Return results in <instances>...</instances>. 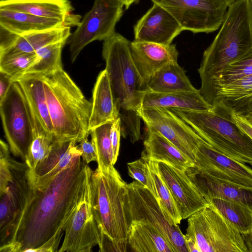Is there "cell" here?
Segmentation results:
<instances>
[{
	"label": "cell",
	"mask_w": 252,
	"mask_h": 252,
	"mask_svg": "<svg viewBox=\"0 0 252 252\" xmlns=\"http://www.w3.org/2000/svg\"><path fill=\"white\" fill-rule=\"evenodd\" d=\"M193 167L214 180L252 191V168L218 152L205 141L198 147Z\"/></svg>",
	"instance_id": "9a60e30c"
},
{
	"label": "cell",
	"mask_w": 252,
	"mask_h": 252,
	"mask_svg": "<svg viewBox=\"0 0 252 252\" xmlns=\"http://www.w3.org/2000/svg\"><path fill=\"white\" fill-rule=\"evenodd\" d=\"M63 27H73L70 23L62 20L0 8V28L17 35L25 34Z\"/></svg>",
	"instance_id": "603a6c76"
},
{
	"label": "cell",
	"mask_w": 252,
	"mask_h": 252,
	"mask_svg": "<svg viewBox=\"0 0 252 252\" xmlns=\"http://www.w3.org/2000/svg\"><path fill=\"white\" fill-rule=\"evenodd\" d=\"M228 7L238 0H222Z\"/></svg>",
	"instance_id": "7dc6e473"
},
{
	"label": "cell",
	"mask_w": 252,
	"mask_h": 252,
	"mask_svg": "<svg viewBox=\"0 0 252 252\" xmlns=\"http://www.w3.org/2000/svg\"><path fill=\"white\" fill-rule=\"evenodd\" d=\"M147 90L157 93L194 92L186 71L177 61L170 62L153 74L146 83Z\"/></svg>",
	"instance_id": "4316f807"
},
{
	"label": "cell",
	"mask_w": 252,
	"mask_h": 252,
	"mask_svg": "<svg viewBox=\"0 0 252 252\" xmlns=\"http://www.w3.org/2000/svg\"><path fill=\"white\" fill-rule=\"evenodd\" d=\"M244 118L251 126H252V113Z\"/></svg>",
	"instance_id": "bcb514c9"
},
{
	"label": "cell",
	"mask_w": 252,
	"mask_h": 252,
	"mask_svg": "<svg viewBox=\"0 0 252 252\" xmlns=\"http://www.w3.org/2000/svg\"><path fill=\"white\" fill-rule=\"evenodd\" d=\"M179 108L195 111H210L212 106L194 92L157 93L146 90L140 109Z\"/></svg>",
	"instance_id": "d4e9b609"
},
{
	"label": "cell",
	"mask_w": 252,
	"mask_h": 252,
	"mask_svg": "<svg viewBox=\"0 0 252 252\" xmlns=\"http://www.w3.org/2000/svg\"><path fill=\"white\" fill-rule=\"evenodd\" d=\"M127 165L129 176L148 189L156 198L153 180L146 159L141 157Z\"/></svg>",
	"instance_id": "74e56055"
},
{
	"label": "cell",
	"mask_w": 252,
	"mask_h": 252,
	"mask_svg": "<svg viewBox=\"0 0 252 252\" xmlns=\"http://www.w3.org/2000/svg\"><path fill=\"white\" fill-rule=\"evenodd\" d=\"M9 147L3 140L0 141V193L2 194L12 178L11 169V157Z\"/></svg>",
	"instance_id": "f35d334b"
},
{
	"label": "cell",
	"mask_w": 252,
	"mask_h": 252,
	"mask_svg": "<svg viewBox=\"0 0 252 252\" xmlns=\"http://www.w3.org/2000/svg\"><path fill=\"white\" fill-rule=\"evenodd\" d=\"M92 107L89 131L119 118L105 69L98 74L93 90Z\"/></svg>",
	"instance_id": "484cf974"
},
{
	"label": "cell",
	"mask_w": 252,
	"mask_h": 252,
	"mask_svg": "<svg viewBox=\"0 0 252 252\" xmlns=\"http://www.w3.org/2000/svg\"><path fill=\"white\" fill-rule=\"evenodd\" d=\"M185 172L207 201L213 198L222 199L252 209V191L214 180L198 172L193 166Z\"/></svg>",
	"instance_id": "7402d4cb"
},
{
	"label": "cell",
	"mask_w": 252,
	"mask_h": 252,
	"mask_svg": "<svg viewBox=\"0 0 252 252\" xmlns=\"http://www.w3.org/2000/svg\"><path fill=\"white\" fill-rule=\"evenodd\" d=\"M76 140L53 141L50 153L32 171L28 169V176L30 187L52 170L62 160L70 146Z\"/></svg>",
	"instance_id": "836d02e7"
},
{
	"label": "cell",
	"mask_w": 252,
	"mask_h": 252,
	"mask_svg": "<svg viewBox=\"0 0 252 252\" xmlns=\"http://www.w3.org/2000/svg\"><path fill=\"white\" fill-rule=\"evenodd\" d=\"M0 8L62 20L73 27L82 19L80 15L73 13L74 8L69 0H8L0 1Z\"/></svg>",
	"instance_id": "44dd1931"
},
{
	"label": "cell",
	"mask_w": 252,
	"mask_h": 252,
	"mask_svg": "<svg viewBox=\"0 0 252 252\" xmlns=\"http://www.w3.org/2000/svg\"><path fill=\"white\" fill-rule=\"evenodd\" d=\"M30 110L33 125V138L25 162L31 171L50 153L53 136L44 128L31 108Z\"/></svg>",
	"instance_id": "4dcf8cb0"
},
{
	"label": "cell",
	"mask_w": 252,
	"mask_h": 252,
	"mask_svg": "<svg viewBox=\"0 0 252 252\" xmlns=\"http://www.w3.org/2000/svg\"><path fill=\"white\" fill-rule=\"evenodd\" d=\"M130 43L115 32L103 41L102 45L105 69L120 119L137 114L147 90L133 62Z\"/></svg>",
	"instance_id": "5b68a950"
},
{
	"label": "cell",
	"mask_w": 252,
	"mask_h": 252,
	"mask_svg": "<svg viewBox=\"0 0 252 252\" xmlns=\"http://www.w3.org/2000/svg\"><path fill=\"white\" fill-rule=\"evenodd\" d=\"M121 134V120L119 117L113 122L110 134L113 152L114 164L117 160L119 153Z\"/></svg>",
	"instance_id": "ab89813d"
},
{
	"label": "cell",
	"mask_w": 252,
	"mask_h": 252,
	"mask_svg": "<svg viewBox=\"0 0 252 252\" xmlns=\"http://www.w3.org/2000/svg\"><path fill=\"white\" fill-rule=\"evenodd\" d=\"M166 10L183 31L196 33L218 30L228 6L222 0H151Z\"/></svg>",
	"instance_id": "7c38bea8"
},
{
	"label": "cell",
	"mask_w": 252,
	"mask_h": 252,
	"mask_svg": "<svg viewBox=\"0 0 252 252\" xmlns=\"http://www.w3.org/2000/svg\"><path fill=\"white\" fill-rule=\"evenodd\" d=\"M6 0H0V1H6Z\"/></svg>",
	"instance_id": "c3c4849f"
},
{
	"label": "cell",
	"mask_w": 252,
	"mask_h": 252,
	"mask_svg": "<svg viewBox=\"0 0 252 252\" xmlns=\"http://www.w3.org/2000/svg\"><path fill=\"white\" fill-rule=\"evenodd\" d=\"M124 6L117 0H94L68 39L70 60L73 63L83 48L95 40H105L115 32Z\"/></svg>",
	"instance_id": "8fae6325"
},
{
	"label": "cell",
	"mask_w": 252,
	"mask_h": 252,
	"mask_svg": "<svg viewBox=\"0 0 252 252\" xmlns=\"http://www.w3.org/2000/svg\"><path fill=\"white\" fill-rule=\"evenodd\" d=\"M125 208L129 223H148L162 235L174 252H189L185 235L178 225L167 217L152 193L136 181L126 184Z\"/></svg>",
	"instance_id": "ba28073f"
},
{
	"label": "cell",
	"mask_w": 252,
	"mask_h": 252,
	"mask_svg": "<svg viewBox=\"0 0 252 252\" xmlns=\"http://www.w3.org/2000/svg\"><path fill=\"white\" fill-rule=\"evenodd\" d=\"M183 31L166 10L155 3L133 27L135 40L166 45Z\"/></svg>",
	"instance_id": "e0dca14e"
},
{
	"label": "cell",
	"mask_w": 252,
	"mask_h": 252,
	"mask_svg": "<svg viewBox=\"0 0 252 252\" xmlns=\"http://www.w3.org/2000/svg\"><path fill=\"white\" fill-rule=\"evenodd\" d=\"M241 236L248 252H252V230L247 233L241 234Z\"/></svg>",
	"instance_id": "ee69618b"
},
{
	"label": "cell",
	"mask_w": 252,
	"mask_h": 252,
	"mask_svg": "<svg viewBox=\"0 0 252 252\" xmlns=\"http://www.w3.org/2000/svg\"><path fill=\"white\" fill-rule=\"evenodd\" d=\"M0 113L5 137L12 154L25 161L33 138L30 107L16 80L0 100Z\"/></svg>",
	"instance_id": "9c48e42d"
},
{
	"label": "cell",
	"mask_w": 252,
	"mask_h": 252,
	"mask_svg": "<svg viewBox=\"0 0 252 252\" xmlns=\"http://www.w3.org/2000/svg\"><path fill=\"white\" fill-rule=\"evenodd\" d=\"M131 56L144 84L156 71L166 64L177 61L176 45H163L134 40L130 43Z\"/></svg>",
	"instance_id": "ffe728a7"
},
{
	"label": "cell",
	"mask_w": 252,
	"mask_h": 252,
	"mask_svg": "<svg viewBox=\"0 0 252 252\" xmlns=\"http://www.w3.org/2000/svg\"><path fill=\"white\" fill-rule=\"evenodd\" d=\"M188 224L185 237L200 252H248L241 234L211 205L188 218Z\"/></svg>",
	"instance_id": "52a82bcc"
},
{
	"label": "cell",
	"mask_w": 252,
	"mask_h": 252,
	"mask_svg": "<svg viewBox=\"0 0 252 252\" xmlns=\"http://www.w3.org/2000/svg\"><path fill=\"white\" fill-rule=\"evenodd\" d=\"M36 53L16 55L0 59V72L6 74L12 80L20 76L35 61Z\"/></svg>",
	"instance_id": "d590c367"
},
{
	"label": "cell",
	"mask_w": 252,
	"mask_h": 252,
	"mask_svg": "<svg viewBox=\"0 0 252 252\" xmlns=\"http://www.w3.org/2000/svg\"><path fill=\"white\" fill-rule=\"evenodd\" d=\"M38 74L44 83L53 141L75 139L78 143L88 137L92 102L85 98L63 66Z\"/></svg>",
	"instance_id": "277c9868"
},
{
	"label": "cell",
	"mask_w": 252,
	"mask_h": 252,
	"mask_svg": "<svg viewBox=\"0 0 252 252\" xmlns=\"http://www.w3.org/2000/svg\"><path fill=\"white\" fill-rule=\"evenodd\" d=\"M81 152L83 161L88 164L91 161L97 160V154L93 143L89 141L88 137L83 138L78 145Z\"/></svg>",
	"instance_id": "60d3db41"
},
{
	"label": "cell",
	"mask_w": 252,
	"mask_h": 252,
	"mask_svg": "<svg viewBox=\"0 0 252 252\" xmlns=\"http://www.w3.org/2000/svg\"><path fill=\"white\" fill-rule=\"evenodd\" d=\"M252 74V55L227 65L222 71L216 84L214 102L218 89L220 86L229 84Z\"/></svg>",
	"instance_id": "8d00e7d4"
},
{
	"label": "cell",
	"mask_w": 252,
	"mask_h": 252,
	"mask_svg": "<svg viewBox=\"0 0 252 252\" xmlns=\"http://www.w3.org/2000/svg\"><path fill=\"white\" fill-rule=\"evenodd\" d=\"M228 220L241 234L252 230V209L246 206L227 200L213 198L207 200Z\"/></svg>",
	"instance_id": "f546056e"
},
{
	"label": "cell",
	"mask_w": 252,
	"mask_h": 252,
	"mask_svg": "<svg viewBox=\"0 0 252 252\" xmlns=\"http://www.w3.org/2000/svg\"><path fill=\"white\" fill-rule=\"evenodd\" d=\"M128 244L132 251L136 252H174L155 227L141 221L130 222Z\"/></svg>",
	"instance_id": "f1b7e54d"
},
{
	"label": "cell",
	"mask_w": 252,
	"mask_h": 252,
	"mask_svg": "<svg viewBox=\"0 0 252 252\" xmlns=\"http://www.w3.org/2000/svg\"><path fill=\"white\" fill-rule=\"evenodd\" d=\"M212 110L224 117L243 118L252 113V74L218 89Z\"/></svg>",
	"instance_id": "d6986e66"
},
{
	"label": "cell",
	"mask_w": 252,
	"mask_h": 252,
	"mask_svg": "<svg viewBox=\"0 0 252 252\" xmlns=\"http://www.w3.org/2000/svg\"><path fill=\"white\" fill-rule=\"evenodd\" d=\"M160 177L173 198L183 219L209 205L208 202L184 171L164 162H158Z\"/></svg>",
	"instance_id": "2e32d148"
},
{
	"label": "cell",
	"mask_w": 252,
	"mask_h": 252,
	"mask_svg": "<svg viewBox=\"0 0 252 252\" xmlns=\"http://www.w3.org/2000/svg\"><path fill=\"white\" fill-rule=\"evenodd\" d=\"M14 80L19 82L30 108L35 114L44 128L53 135V126L48 109L44 83L40 75L38 74H27Z\"/></svg>",
	"instance_id": "83f0119b"
},
{
	"label": "cell",
	"mask_w": 252,
	"mask_h": 252,
	"mask_svg": "<svg viewBox=\"0 0 252 252\" xmlns=\"http://www.w3.org/2000/svg\"><path fill=\"white\" fill-rule=\"evenodd\" d=\"M213 148L252 166V139L231 119L216 112L169 108Z\"/></svg>",
	"instance_id": "8992f818"
},
{
	"label": "cell",
	"mask_w": 252,
	"mask_h": 252,
	"mask_svg": "<svg viewBox=\"0 0 252 252\" xmlns=\"http://www.w3.org/2000/svg\"><path fill=\"white\" fill-rule=\"evenodd\" d=\"M143 158L147 161L155 186L156 198L161 209L171 221L176 224H180L182 218L169 189L160 177L158 162Z\"/></svg>",
	"instance_id": "1f68e13d"
},
{
	"label": "cell",
	"mask_w": 252,
	"mask_h": 252,
	"mask_svg": "<svg viewBox=\"0 0 252 252\" xmlns=\"http://www.w3.org/2000/svg\"><path fill=\"white\" fill-rule=\"evenodd\" d=\"M250 1H251V3L252 4V0H250Z\"/></svg>",
	"instance_id": "681fc988"
},
{
	"label": "cell",
	"mask_w": 252,
	"mask_h": 252,
	"mask_svg": "<svg viewBox=\"0 0 252 252\" xmlns=\"http://www.w3.org/2000/svg\"><path fill=\"white\" fill-rule=\"evenodd\" d=\"M12 81L6 74L0 72V100L4 97Z\"/></svg>",
	"instance_id": "7bdbcfd3"
},
{
	"label": "cell",
	"mask_w": 252,
	"mask_h": 252,
	"mask_svg": "<svg viewBox=\"0 0 252 252\" xmlns=\"http://www.w3.org/2000/svg\"><path fill=\"white\" fill-rule=\"evenodd\" d=\"M225 117L231 119L252 139V126L244 118L235 114Z\"/></svg>",
	"instance_id": "b9f144b4"
},
{
	"label": "cell",
	"mask_w": 252,
	"mask_h": 252,
	"mask_svg": "<svg viewBox=\"0 0 252 252\" xmlns=\"http://www.w3.org/2000/svg\"><path fill=\"white\" fill-rule=\"evenodd\" d=\"M11 180L4 192L0 194V247L11 241L24 211L31 190L26 162L11 159Z\"/></svg>",
	"instance_id": "4fadbf2b"
},
{
	"label": "cell",
	"mask_w": 252,
	"mask_h": 252,
	"mask_svg": "<svg viewBox=\"0 0 252 252\" xmlns=\"http://www.w3.org/2000/svg\"><path fill=\"white\" fill-rule=\"evenodd\" d=\"M252 55V4L238 0L228 7L220 30L204 51L198 72L201 87L210 90L224 68Z\"/></svg>",
	"instance_id": "7a4b0ae2"
},
{
	"label": "cell",
	"mask_w": 252,
	"mask_h": 252,
	"mask_svg": "<svg viewBox=\"0 0 252 252\" xmlns=\"http://www.w3.org/2000/svg\"><path fill=\"white\" fill-rule=\"evenodd\" d=\"M69 27H63L22 35H17L0 28V59L27 53H35L51 43L68 39Z\"/></svg>",
	"instance_id": "ac0fdd59"
},
{
	"label": "cell",
	"mask_w": 252,
	"mask_h": 252,
	"mask_svg": "<svg viewBox=\"0 0 252 252\" xmlns=\"http://www.w3.org/2000/svg\"><path fill=\"white\" fill-rule=\"evenodd\" d=\"M93 170L86 163L79 200L65 230L60 252H90L99 246L101 236L92 209L91 198Z\"/></svg>",
	"instance_id": "30bf717a"
},
{
	"label": "cell",
	"mask_w": 252,
	"mask_h": 252,
	"mask_svg": "<svg viewBox=\"0 0 252 252\" xmlns=\"http://www.w3.org/2000/svg\"><path fill=\"white\" fill-rule=\"evenodd\" d=\"M113 121L99 126L91 130V141L94 145L96 154L97 167L106 168L114 165V157L110 140V130Z\"/></svg>",
	"instance_id": "e575fe53"
},
{
	"label": "cell",
	"mask_w": 252,
	"mask_h": 252,
	"mask_svg": "<svg viewBox=\"0 0 252 252\" xmlns=\"http://www.w3.org/2000/svg\"><path fill=\"white\" fill-rule=\"evenodd\" d=\"M137 115L147 129L161 134L194 163L196 153L203 139L169 108L140 109Z\"/></svg>",
	"instance_id": "5bb4252c"
},
{
	"label": "cell",
	"mask_w": 252,
	"mask_h": 252,
	"mask_svg": "<svg viewBox=\"0 0 252 252\" xmlns=\"http://www.w3.org/2000/svg\"><path fill=\"white\" fill-rule=\"evenodd\" d=\"M147 129V136L144 142V149L141 157L168 164L185 171L194 165L174 144L157 131Z\"/></svg>",
	"instance_id": "cb8c5ba5"
},
{
	"label": "cell",
	"mask_w": 252,
	"mask_h": 252,
	"mask_svg": "<svg viewBox=\"0 0 252 252\" xmlns=\"http://www.w3.org/2000/svg\"><path fill=\"white\" fill-rule=\"evenodd\" d=\"M81 157L48 182L31 188L11 241L0 248V252L58 251L80 197L86 164Z\"/></svg>",
	"instance_id": "6da1fadb"
},
{
	"label": "cell",
	"mask_w": 252,
	"mask_h": 252,
	"mask_svg": "<svg viewBox=\"0 0 252 252\" xmlns=\"http://www.w3.org/2000/svg\"><path fill=\"white\" fill-rule=\"evenodd\" d=\"M68 39L59 41L37 50L35 61L21 76L27 74H43L62 66V51Z\"/></svg>",
	"instance_id": "d6a6232c"
},
{
	"label": "cell",
	"mask_w": 252,
	"mask_h": 252,
	"mask_svg": "<svg viewBox=\"0 0 252 252\" xmlns=\"http://www.w3.org/2000/svg\"><path fill=\"white\" fill-rule=\"evenodd\" d=\"M126 192V183L114 165L93 170L92 204L100 233L99 252L126 251L129 222L125 208Z\"/></svg>",
	"instance_id": "3957f363"
},
{
	"label": "cell",
	"mask_w": 252,
	"mask_h": 252,
	"mask_svg": "<svg viewBox=\"0 0 252 252\" xmlns=\"http://www.w3.org/2000/svg\"><path fill=\"white\" fill-rule=\"evenodd\" d=\"M120 3L123 5L125 9H128L129 6L133 3H137L139 0H117Z\"/></svg>",
	"instance_id": "f6af8a7d"
}]
</instances>
